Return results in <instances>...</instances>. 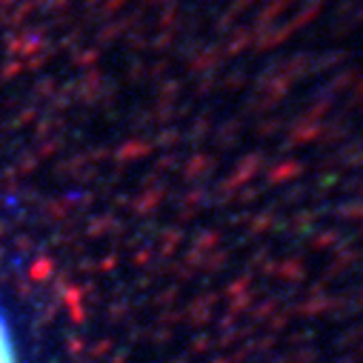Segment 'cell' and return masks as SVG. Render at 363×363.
I'll list each match as a JSON object with an SVG mask.
<instances>
[{"instance_id":"6da1fadb","label":"cell","mask_w":363,"mask_h":363,"mask_svg":"<svg viewBox=\"0 0 363 363\" xmlns=\"http://www.w3.org/2000/svg\"><path fill=\"white\" fill-rule=\"evenodd\" d=\"M0 363H15V352H0Z\"/></svg>"}]
</instances>
